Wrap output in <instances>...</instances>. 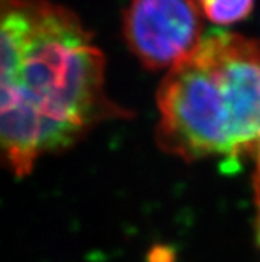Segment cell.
<instances>
[{
	"label": "cell",
	"instance_id": "obj_1",
	"mask_svg": "<svg viewBox=\"0 0 260 262\" xmlns=\"http://www.w3.org/2000/svg\"><path fill=\"white\" fill-rule=\"evenodd\" d=\"M130 118L107 91L92 33L49 0H0V166L17 178L102 123Z\"/></svg>",
	"mask_w": 260,
	"mask_h": 262
},
{
	"label": "cell",
	"instance_id": "obj_2",
	"mask_svg": "<svg viewBox=\"0 0 260 262\" xmlns=\"http://www.w3.org/2000/svg\"><path fill=\"white\" fill-rule=\"evenodd\" d=\"M158 146L193 162L260 157V41L224 30L204 35L157 90Z\"/></svg>",
	"mask_w": 260,
	"mask_h": 262
},
{
	"label": "cell",
	"instance_id": "obj_3",
	"mask_svg": "<svg viewBox=\"0 0 260 262\" xmlns=\"http://www.w3.org/2000/svg\"><path fill=\"white\" fill-rule=\"evenodd\" d=\"M123 35L130 52L151 71L173 68L204 38L192 0H130Z\"/></svg>",
	"mask_w": 260,
	"mask_h": 262
},
{
	"label": "cell",
	"instance_id": "obj_4",
	"mask_svg": "<svg viewBox=\"0 0 260 262\" xmlns=\"http://www.w3.org/2000/svg\"><path fill=\"white\" fill-rule=\"evenodd\" d=\"M192 4L201 17L218 26L237 24L246 19L254 8V0H192Z\"/></svg>",
	"mask_w": 260,
	"mask_h": 262
},
{
	"label": "cell",
	"instance_id": "obj_5",
	"mask_svg": "<svg viewBox=\"0 0 260 262\" xmlns=\"http://www.w3.org/2000/svg\"><path fill=\"white\" fill-rule=\"evenodd\" d=\"M254 193H255V235H257V245L260 248V187H254Z\"/></svg>",
	"mask_w": 260,
	"mask_h": 262
}]
</instances>
